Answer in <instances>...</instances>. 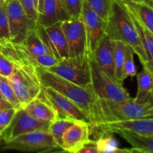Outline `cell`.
<instances>
[{
  "instance_id": "cell-1",
  "label": "cell",
  "mask_w": 153,
  "mask_h": 153,
  "mask_svg": "<svg viewBox=\"0 0 153 153\" xmlns=\"http://www.w3.org/2000/svg\"><path fill=\"white\" fill-rule=\"evenodd\" d=\"M1 52L14 67L13 72L7 78L24 107L40 95L43 88L36 72V67L21 56L13 42L4 43L1 47Z\"/></svg>"
},
{
  "instance_id": "cell-2",
  "label": "cell",
  "mask_w": 153,
  "mask_h": 153,
  "mask_svg": "<svg viewBox=\"0 0 153 153\" xmlns=\"http://www.w3.org/2000/svg\"><path fill=\"white\" fill-rule=\"evenodd\" d=\"M36 72L42 86L49 87L76 103L85 112L91 120V126L98 117V98L92 88H83L41 67Z\"/></svg>"
},
{
  "instance_id": "cell-3",
  "label": "cell",
  "mask_w": 153,
  "mask_h": 153,
  "mask_svg": "<svg viewBox=\"0 0 153 153\" xmlns=\"http://www.w3.org/2000/svg\"><path fill=\"white\" fill-rule=\"evenodd\" d=\"M105 32L114 41H120L131 48L137 55L141 64L148 59L138 31L129 11L123 0H113Z\"/></svg>"
},
{
  "instance_id": "cell-4",
  "label": "cell",
  "mask_w": 153,
  "mask_h": 153,
  "mask_svg": "<svg viewBox=\"0 0 153 153\" xmlns=\"http://www.w3.org/2000/svg\"><path fill=\"white\" fill-rule=\"evenodd\" d=\"M153 118V108L146 103L139 104L131 98L125 101H113L98 99V117L95 123L131 120Z\"/></svg>"
},
{
  "instance_id": "cell-5",
  "label": "cell",
  "mask_w": 153,
  "mask_h": 153,
  "mask_svg": "<svg viewBox=\"0 0 153 153\" xmlns=\"http://www.w3.org/2000/svg\"><path fill=\"white\" fill-rule=\"evenodd\" d=\"M88 55L91 66V84L97 98L117 102L131 99L123 85L120 84L114 78L102 69L94 61L91 53H88Z\"/></svg>"
},
{
  "instance_id": "cell-6",
  "label": "cell",
  "mask_w": 153,
  "mask_h": 153,
  "mask_svg": "<svg viewBox=\"0 0 153 153\" xmlns=\"http://www.w3.org/2000/svg\"><path fill=\"white\" fill-rule=\"evenodd\" d=\"M47 70L79 86L93 89L88 53L64 58Z\"/></svg>"
},
{
  "instance_id": "cell-7",
  "label": "cell",
  "mask_w": 153,
  "mask_h": 153,
  "mask_svg": "<svg viewBox=\"0 0 153 153\" xmlns=\"http://www.w3.org/2000/svg\"><path fill=\"white\" fill-rule=\"evenodd\" d=\"M4 149L21 152H40L47 149H60L49 130H37L21 134L4 143Z\"/></svg>"
},
{
  "instance_id": "cell-8",
  "label": "cell",
  "mask_w": 153,
  "mask_h": 153,
  "mask_svg": "<svg viewBox=\"0 0 153 153\" xmlns=\"http://www.w3.org/2000/svg\"><path fill=\"white\" fill-rule=\"evenodd\" d=\"M40 94L56 111L58 118H67L74 121H85L91 125L89 117L85 112L76 103L60 93L49 87L43 86Z\"/></svg>"
},
{
  "instance_id": "cell-9",
  "label": "cell",
  "mask_w": 153,
  "mask_h": 153,
  "mask_svg": "<svg viewBox=\"0 0 153 153\" xmlns=\"http://www.w3.org/2000/svg\"><path fill=\"white\" fill-rule=\"evenodd\" d=\"M61 28L67 40L69 57L89 53L88 37L82 18L63 21Z\"/></svg>"
},
{
  "instance_id": "cell-10",
  "label": "cell",
  "mask_w": 153,
  "mask_h": 153,
  "mask_svg": "<svg viewBox=\"0 0 153 153\" xmlns=\"http://www.w3.org/2000/svg\"><path fill=\"white\" fill-rule=\"evenodd\" d=\"M49 123L42 122L32 117L22 107L16 110L10 123L1 134V140L7 143L21 134L37 130H49Z\"/></svg>"
},
{
  "instance_id": "cell-11",
  "label": "cell",
  "mask_w": 153,
  "mask_h": 153,
  "mask_svg": "<svg viewBox=\"0 0 153 153\" xmlns=\"http://www.w3.org/2000/svg\"><path fill=\"white\" fill-rule=\"evenodd\" d=\"M37 30L49 52L57 60L61 61L68 58V47L61 22L47 27L37 25Z\"/></svg>"
},
{
  "instance_id": "cell-12",
  "label": "cell",
  "mask_w": 153,
  "mask_h": 153,
  "mask_svg": "<svg viewBox=\"0 0 153 153\" xmlns=\"http://www.w3.org/2000/svg\"><path fill=\"white\" fill-rule=\"evenodd\" d=\"M6 12L10 40H16L25 32L37 27V24L28 17L19 0H6Z\"/></svg>"
},
{
  "instance_id": "cell-13",
  "label": "cell",
  "mask_w": 153,
  "mask_h": 153,
  "mask_svg": "<svg viewBox=\"0 0 153 153\" xmlns=\"http://www.w3.org/2000/svg\"><path fill=\"white\" fill-rule=\"evenodd\" d=\"M96 129L101 133H116L126 131L144 136H153V118L131 120L99 123L91 127V130Z\"/></svg>"
},
{
  "instance_id": "cell-14",
  "label": "cell",
  "mask_w": 153,
  "mask_h": 153,
  "mask_svg": "<svg viewBox=\"0 0 153 153\" xmlns=\"http://www.w3.org/2000/svg\"><path fill=\"white\" fill-rule=\"evenodd\" d=\"M81 18L86 31L89 53H92L97 42L105 33L106 22L91 8L87 0H83Z\"/></svg>"
},
{
  "instance_id": "cell-15",
  "label": "cell",
  "mask_w": 153,
  "mask_h": 153,
  "mask_svg": "<svg viewBox=\"0 0 153 153\" xmlns=\"http://www.w3.org/2000/svg\"><path fill=\"white\" fill-rule=\"evenodd\" d=\"M91 125L85 121L77 120L64 132L61 149L68 153H75L91 139Z\"/></svg>"
},
{
  "instance_id": "cell-16",
  "label": "cell",
  "mask_w": 153,
  "mask_h": 153,
  "mask_svg": "<svg viewBox=\"0 0 153 153\" xmlns=\"http://www.w3.org/2000/svg\"><path fill=\"white\" fill-rule=\"evenodd\" d=\"M91 54L99 66L114 78V41L107 33L102 35Z\"/></svg>"
},
{
  "instance_id": "cell-17",
  "label": "cell",
  "mask_w": 153,
  "mask_h": 153,
  "mask_svg": "<svg viewBox=\"0 0 153 153\" xmlns=\"http://www.w3.org/2000/svg\"><path fill=\"white\" fill-rule=\"evenodd\" d=\"M61 0H44L37 20V25L47 27L57 22L70 19Z\"/></svg>"
},
{
  "instance_id": "cell-18",
  "label": "cell",
  "mask_w": 153,
  "mask_h": 153,
  "mask_svg": "<svg viewBox=\"0 0 153 153\" xmlns=\"http://www.w3.org/2000/svg\"><path fill=\"white\" fill-rule=\"evenodd\" d=\"M22 108L28 114L39 121L51 123L58 119L56 111L41 94Z\"/></svg>"
},
{
  "instance_id": "cell-19",
  "label": "cell",
  "mask_w": 153,
  "mask_h": 153,
  "mask_svg": "<svg viewBox=\"0 0 153 153\" xmlns=\"http://www.w3.org/2000/svg\"><path fill=\"white\" fill-rule=\"evenodd\" d=\"M12 41L15 42L21 49L31 55H45V54L52 55L42 40L40 34H38L37 27L34 29L27 31L19 38Z\"/></svg>"
},
{
  "instance_id": "cell-20",
  "label": "cell",
  "mask_w": 153,
  "mask_h": 153,
  "mask_svg": "<svg viewBox=\"0 0 153 153\" xmlns=\"http://www.w3.org/2000/svg\"><path fill=\"white\" fill-rule=\"evenodd\" d=\"M137 82V91L134 101L139 104L146 103L153 89V78L146 69L143 68L140 73L136 75Z\"/></svg>"
},
{
  "instance_id": "cell-21",
  "label": "cell",
  "mask_w": 153,
  "mask_h": 153,
  "mask_svg": "<svg viewBox=\"0 0 153 153\" xmlns=\"http://www.w3.org/2000/svg\"><path fill=\"white\" fill-rule=\"evenodd\" d=\"M122 138L128 142L133 148L141 149L144 152L153 153V136H144L126 131H117Z\"/></svg>"
},
{
  "instance_id": "cell-22",
  "label": "cell",
  "mask_w": 153,
  "mask_h": 153,
  "mask_svg": "<svg viewBox=\"0 0 153 153\" xmlns=\"http://www.w3.org/2000/svg\"><path fill=\"white\" fill-rule=\"evenodd\" d=\"M124 2V1H123ZM127 7V6H126ZM128 11H129L130 15L131 16L133 22H134V25L138 31L139 37H140L141 43L143 44L144 50L146 52V55L148 57V59H153V34L152 31H149L141 22L140 19L137 18L135 13L130 10L128 7Z\"/></svg>"
},
{
  "instance_id": "cell-23",
  "label": "cell",
  "mask_w": 153,
  "mask_h": 153,
  "mask_svg": "<svg viewBox=\"0 0 153 153\" xmlns=\"http://www.w3.org/2000/svg\"><path fill=\"white\" fill-rule=\"evenodd\" d=\"M126 5L132 10L140 22L153 34V9L144 2L124 1Z\"/></svg>"
},
{
  "instance_id": "cell-24",
  "label": "cell",
  "mask_w": 153,
  "mask_h": 153,
  "mask_svg": "<svg viewBox=\"0 0 153 153\" xmlns=\"http://www.w3.org/2000/svg\"><path fill=\"white\" fill-rule=\"evenodd\" d=\"M127 46L123 42L114 41V78L121 85H123L126 79L123 74V64Z\"/></svg>"
},
{
  "instance_id": "cell-25",
  "label": "cell",
  "mask_w": 153,
  "mask_h": 153,
  "mask_svg": "<svg viewBox=\"0 0 153 153\" xmlns=\"http://www.w3.org/2000/svg\"><path fill=\"white\" fill-rule=\"evenodd\" d=\"M74 122L73 120L67 118H58L49 125V132L60 149H61L62 146V138L64 132L70 126L74 123Z\"/></svg>"
},
{
  "instance_id": "cell-26",
  "label": "cell",
  "mask_w": 153,
  "mask_h": 153,
  "mask_svg": "<svg viewBox=\"0 0 153 153\" xmlns=\"http://www.w3.org/2000/svg\"><path fill=\"white\" fill-rule=\"evenodd\" d=\"M0 93L2 95L3 98L10 102L13 108L19 109L22 107L19 99L15 94L8 78L1 75H0Z\"/></svg>"
},
{
  "instance_id": "cell-27",
  "label": "cell",
  "mask_w": 153,
  "mask_h": 153,
  "mask_svg": "<svg viewBox=\"0 0 153 153\" xmlns=\"http://www.w3.org/2000/svg\"><path fill=\"white\" fill-rule=\"evenodd\" d=\"M112 1L113 0H87L91 8L105 22L110 14Z\"/></svg>"
},
{
  "instance_id": "cell-28",
  "label": "cell",
  "mask_w": 153,
  "mask_h": 153,
  "mask_svg": "<svg viewBox=\"0 0 153 153\" xmlns=\"http://www.w3.org/2000/svg\"><path fill=\"white\" fill-rule=\"evenodd\" d=\"M61 2L70 19L81 17L83 0H61Z\"/></svg>"
},
{
  "instance_id": "cell-29",
  "label": "cell",
  "mask_w": 153,
  "mask_h": 153,
  "mask_svg": "<svg viewBox=\"0 0 153 153\" xmlns=\"http://www.w3.org/2000/svg\"><path fill=\"white\" fill-rule=\"evenodd\" d=\"M134 52L127 46L125 61L123 64V74L125 78L134 77L137 75V67L134 61Z\"/></svg>"
},
{
  "instance_id": "cell-30",
  "label": "cell",
  "mask_w": 153,
  "mask_h": 153,
  "mask_svg": "<svg viewBox=\"0 0 153 153\" xmlns=\"http://www.w3.org/2000/svg\"><path fill=\"white\" fill-rule=\"evenodd\" d=\"M96 141L99 151L107 150L118 147L117 140L112 136L111 133H101V135Z\"/></svg>"
},
{
  "instance_id": "cell-31",
  "label": "cell",
  "mask_w": 153,
  "mask_h": 153,
  "mask_svg": "<svg viewBox=\"0 0 153 153\" xmlns=\"http://www.w3.org/2000/svg\"><path fill=\"white\" fill-rule=\"evenodd\" d=\"M6 39H10V34L5 2L0 7V40Z\"/></svg>"
},
{
  "instance_id": "cell-32",
  "label": "cell",
  "mask_w": 153,
  "mask_h": 153,
  "mask_svg": "<svg viewBox=\"0 0 153 153\" xmlns=\"http://www.w3.org/2000/svg\"><path fill=\"white\" fill-rule=\"evenodd\" d=\"M17 109L15 108L0 111V135L3 134L14 117Z\"/></svg>"
},
{
  "instance_id": "cell-33",
  "label": "cell",
  "mask_w": 153,
  "mask_h": 153,
  "mask_svg": "<svg viewBox=\"0 0 153 153\" xmlns=\"http://www.w3.org/2000/svg\"><path fill=\"white\" fill-rule=\"evenodd\" d=\"M19 1L28 17L37 24L39 16L34 6V0H19Z\"/></svg>"
},
{
  "instance_id": "cell-34",
  "label": "cell",
  "mask_w": 153,
  "mask_h": 153,
  "mask_svg": "<svg viewBox=\"0 0 153 153\" xmlns=\"http://www.w3.org/2000/svg\"><path fill=\"white\" fill-rule=\"evenodd\" d=\"M13 64L0 52V75L9 77L13 72Z\"/></svg>"
},
{
  "instance_id": "cell-35",
  "label": "cell",
  "mask_w": 153,
  "mask_h": 153,
  "mask_svg": "<svg viewBox=\"0 0 153 153\" xmlns=\"http://www.w3.org/2000/svg\"><path fill=\"white\" fill-rule=\"evenodd\" d=\"M75 153H100L96 140H90L79 150Z\"/></svg>"
},
{
  "instance_id": "cell-36",
  "label": "cell",
  "mask_w": 153,
  "mask_h": 153,
  "mask_svg": "<svg viewBox=\"0 0 153 153\" xmlns=\"http://www.w3.org/2000/svg\"><path fill=\"white\" fill-rule=\"evenodd\" d=\"M143 68L146 69L153 78V59H149L142 64Z\"/></svg>"
},
{
  "instance_id": "cell-37",
  "label": "cell",
  "mask_w": 153,
  "mask_h": 153,
  "mask_svg": "<svg viewBox=\"0 0 153 153\" xmlns=\"http://www.w3.org/2000/svg\"><path fill=\"white\" fill-rule=\"evenodd\" d=\"M13 108V105L10 102L5 100L4 99H0V111L4 110V109L10 108Z\"/></svg>"
},
{
  "instance_id": "cell-38",
  "label": "cell",
  "mask_w": 153,
  "mask_h": 153,
  "mask_svg": "<svg viewBox=\"0 0 153 153\" xmlns=\"http://www.w3.org/2000/svg\"><path fill=\"white\" fill-rule=\"evenodd\" d=\"M35 153H68L65 152L63 149L61 150H58V149H47V150H43V151H40V152H37Z\"/></svg>"
},
{
  "instance_id": "cell-39",
  "label": "cell",
  "mask_w": 153,
  "mask_h": 153,
  "mask_svg": "<svg viewBox=\"0 0 153 153\" xmlns=\"http://www.w3.org/2000/svg\"><path fill=\"white\" fill-rule=\"evenodd\" d=\"M146 103L150 108H153V89L152 90V91H151L150 96H149V99H148L147 102H146Z\"/></svg>"
},
{
  "instance_id": "cell-40",
  "label": "cell",
  "mask_w": 153,
  "mask_h": 153,
  "mask_svg": "<svg viewBox=\"0 0 153 153\" xmlns=\"http://www.w3.org/2000/svg\"><path fill=\"white\" fill-rule=\"evenodd\" d=\"M43 1H44V0H39V4H38V13H39V15H40V13H41L42 7H43Z\"/></svg>"
},
{
  "instance_id": "cell-41",
  "label": "cell",
  "mask_w": 153,
  "mask_h": 153,
  "mask_svg": "<svg viewBox=\"0 0 153 153\" xmlns=\"http://www.w3.org/2000/svg\"><path fill=\"white\" fill-rule=\"evenodd\" d=\"M143 2L153 9V0H143Z\"/></svg>"
},
{
  "instance_id": "cell-42",
  "label": "cell",
  "mask_w": 153,
  "mask_h": 153,
  "mask_svg": "<svg viewBox=\"0 0 153 153\" xmlns=\"http://www.w3.org/2000/svg\"><path fill=\"white\" fill-rule=\"evenodd\" d=\"M34 6L36 7V10H37V13H38V4H39V0H34ZM39 16V13H38Z\"/></svg>"
},
{
  "instance_id": "cell-43",
  "label": "cell",
  "mask_w": 153,
  "mask_h": 153,
  "mask_svg": "<svg viewBox=\"0 0 153 153\" xmlns=\"http://www.w3.org/2000/svg\"><path fill=\"white\" fill-rule=\"evenodd\" d=\"M126 1H132V2H143V0H124Z\"/></svg>"
},
{
  "instance_id": "cell-44",
  "label": "cell",
  "mask_w": 153,
  "mask_h": 153,
  "mask_svg": "<svg viewBox=\"0 0 153 153\" xmlns=\"http://www.w3.org/2000/svg\"><path fill=\"white\" fill-rule=\"evenodd\" d=\"M6 2V0H0V7L3 5Z\"/></svg>"
},
{
  "instance_id": "cell-45",
  "label": "cell",
  "mask_w": 153,
  "mask_h": 153,
  "mask_svg": "<svg viewBox=\"0 0 153 153\" xmlns=\"http://www.w3.org/2000/svg\"><path fill=\"white\" fill-rule=\"evenodd\" d=\"M0 99H4V98H3L2 95H1V93H0Z\"/></svg>"
},
{
  "instance_id": "cell-46",
  "label": "cell",
  "mask_w": 153,
  "mask_h": 153,
  "mask_svg": "<svg viewBox=\"0 0 153 153\" xmlns=\"http://www.w3.org/2000/svg\"><path fill=\"white\" fill-rule=\"evenodd\" d=\"M1 135H0V143H1Z\"/></svg>"
},
{
  "instance_id": "cell-47",
  "label": "cell",
  "mask_w": 153,
  "mask_h": 153,
  "mask_svg": "<svg viewBox=\"0 0 153 153\" xmlns=\"http://www.w3.org/2000/svg\"><path fill=\"white\" fill-rule=\"evenodd\" d=\"M143 152H144V151H143ZM144 153H149V152H144Z\"/></svg>"
}]
</instances>
